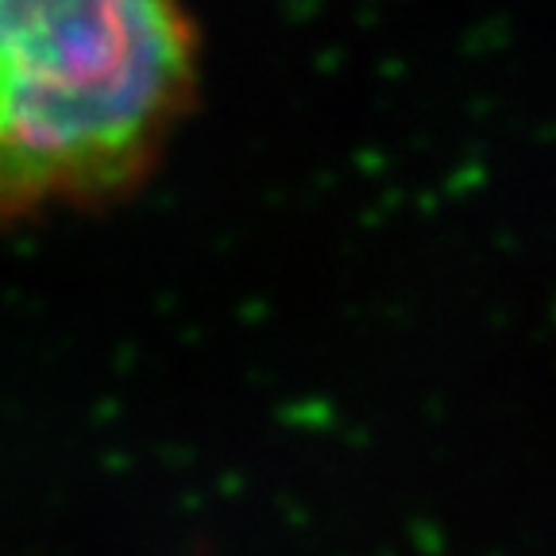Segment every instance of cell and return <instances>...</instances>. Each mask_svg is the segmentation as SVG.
<instances>
[{"label":"cell","instance_id":"obj_1","mask_svg":"<svg viewBox=\"0 0 556 556\" xmlns=\"http://www.w3.org/2000/svg\"><path fill=\"white\" fill-rule=\"evenodd\" d=\"M198 86L182 0H0V228L131 198Z\"/></svg>","mask_w":556,"mask_h":556}]
</instances>
